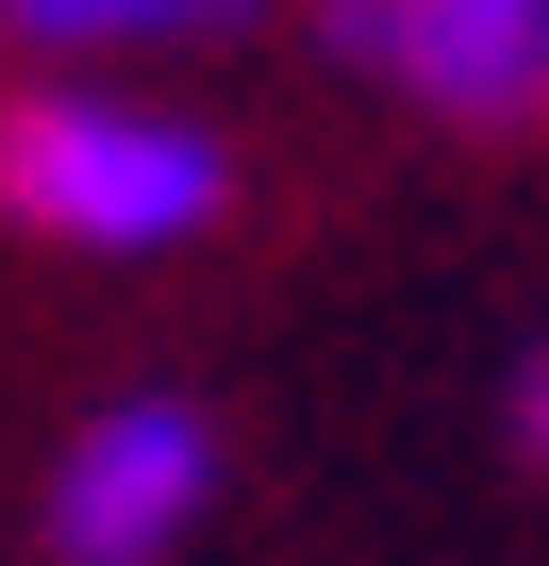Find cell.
I'll return each mask as SVG.
<instances>
[{
	"label": "cell",
	"instance_id": "4",
	"mask_svg": "<svg viewBox=\"0 0 549 566\" xmlns=\"http://www.w3.org/2000/svg\"><path fill=\"white\" fill-rule=\"evenodd\" d=\"M34 51H183V34H217L233 0H0Z\"/></svg>",
	"mask_w": 549,
	"mask_h": 566
},
{
	"label": "cell",
	"instance_id": "3",
	"mask_svg": "<svg viewBox=\"0 0 549 566\" xmlns=\"http://www.w3.org/2000/svg\"><path fill=\"white\" fill-rule=\"evenodd\" d=\"M334 51L466 134L549 117V0H334Z\"/></svg>",
	"mask_w": 549,
	"mask_h": 566
},
{
	"label": "cell",
	"instance_id": "5",
	"mask_svg": "<svg viewBox=\"0 0 549 566\" xmlns=\"http://www.w3.org/2000/svg\"><path fill=\"white\" fill-rule=\"evenodd\" d=\"M516 450L549 467V350H516Z\"/></svg>",
	"mask_w": 549,
	"mask_h": 566
},
{
	"label": "cell",
	"instance_id": "2",
	"mask_svg": "<svg viewBox=\"0 0 549 566\" xmlns=\"http://www.w3.org/2000/svg\"><path fill=\"white\" fill-rule=\"evenodd\" d=\"M200 500H217L200 400H101L67 433V467H51V549L67 566H167L200 533Z\"/></svg>",
	"mask_w": 549,
	"mask_h": 566
},
{
	"label": "cell",
	"instance_id": "1",
	"mask_svg": "<svg viewBox=\"0 0 549 566\" xmlns=\"http://www.w3.org/2000/svg\"><path fill=\"white\" fill-rule=\"evenodd\" d=\"M0 217L51 250H183L217 217V134L134 84H51L0 117Z\"/></svg>",
	"mask_w": 549,
	"mask_h": 566
}]
</instances>
